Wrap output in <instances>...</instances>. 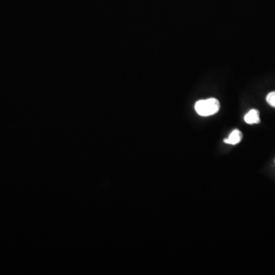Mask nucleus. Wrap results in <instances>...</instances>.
<instances>
[{"label": "nucleus", "mask_w": 275, "mask_h": 275, "mask_svg": "<svg viewBox=\"0 0 275 275\" xmlns=\"http://www.w3.org/2000/svg\"><path fill=\"white\" fill-rule=\"evenodd\" d=\"M245 122L248 124H258L260 123V116L259 112L257 109H251L244 117Z\"/></svg>", "instance_id": "nucleus-2"}, {"label": "nucleus", "mask_w": 275, "mask_h": 275, "mask_svg": "<svg viewBox=\"0 0 275 275\" xmlns=\"http://www.w3.org/2000/svg\"><path fill=\"white\" fill-rule=\"evenodd\" d=\"M266 101L270 106L275 108V91L268 93L266 97Z\"/></svg>", "instance_id": "nucleus-4"}, {"label": "nucleus", "mask_w": 275, "mask_h": 275, "mask_svg": "<svg viewBox=\"0 0 275 275\" xmlns=\"http://www.w3.org/2000/svg\"><path fill=\"white\" fill-rule=\"evenodd\" d=\"M220 109V103L215 98L201 100L195 104V110L201 116H209L217 113Z\"/></svg>", "instance_id": "nucleus-1"}, {"label": "nucleus", "mask_w": 275, "mask_h": 275, "mask_svg": "<svg viewBox=\"0 0 275 275\" xmlns=\"http://www.w3.org/2000/svg\"><path fill=\"white\" fill-rule=\"evenodd\" d=\"M242 139V133L238 129L232 131L228 139H224V142L229 145H235L240 143Z\"/></svg>", "instance_id": "nucleus-3"}]
</instances>
